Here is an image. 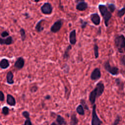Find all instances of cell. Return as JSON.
Returning <instances> with one entry per match:
<instances>
[{
	"mask_svg": "<svg viewBox=\"0 0 125 125\" xmlns=\"http://www.w3.org/2000/svg\"><path fill=\"white\" fill-rule=\"evenodd\" d=\"M105 88L104 83L100 81L98 82L95 87L90 92L89 94V101L92 105L95 104L96 100L102 95Z\"/></svg>",
	"mask_w": 125,
	"mask_h": 125,
	"instance_id": "1",
	"label": "cell"
},
{
	"mask_svg": "<svg viewBox=\"0 0 125 125\" xmlns=\"http://www.w3.org/2000/svg\"><path fill=\"white\" fill-rule=\"evenodd\" d=\"M98 9L100 14L103 17L105 26L107 27L109 24V21L112 16L111 13L108 10L107 7L104 4H99Z\"/></svg>",
	"mask_w": 125,
	"mask_h": 125,
	"instance_id": "2",
	"label": "cell"
},
{
	"mask_svg": "<svg viewBox=\"0 0 125 125\" xmlns=\"http://www.w3.org/2000/svg\"><path fill=\"white\" fill-rule=\"evenodd\" d=\"M115 45L120 53H125V37L121 34L116 36L114 40Z\"/></svg>",
	"mask_w": 125,
	"mask_h": 125,
	"instance_id": "3",
	"label": "cell"
},
{
	"mask_svg": "<svg viewBox=\"0 0 125 125\" xmlns=\"http://www.w3.org/2000/svg\"><path fill=\"white\" fill-rule=\"evenodd\" d=\"M104 69L113 76H116L119 73V69L118 67L114 66H111L109 61L105 62L104 63Z\"/></svg>",
	"mask_w": 125,
	"mask_h": 125,
	"instance_id": "4",
	"label": "cell"
},
{
	"mask_svg": "<svg viewBox=\"0 0 125 125\" xmlns=\"http://www.w3.org/2000/svg\"><path fill=\"white\" fill-rule=\"evenodd\" d=\"M102 121L99 118L96 112V105L95 104L92 106V119L91 125H101Z\"/></svg>",
	"mask_w": 125,
	"mask_h": 125,
	"instance_id": "5",
	"label": "cell"
},
{
	"mask_svg": "<svg viewBox=\"0 0 125 125\" xmlns=\"http://www.w3.org/2000/svg\"><path fill=\"white\" fill-rule=\"evenodd\" d=\"M63 24V21L62 19H59L56 21L50 28V31L52 33H57L61 29Z\"/></svg>",
	"mask_w": 125,
	"mask_h": 125,
	"instance_id": "6",
	"label": "cell"
},
{
	"mask_svg": "<svg viewBox=\"0 0 125 125\" xmlns=\"http://www.w3.org/2000/svg\"><path fill=\"white\" fill-rule=\"evenodd\" d=\"M41 10L43 14L50 15L53 11V7L49 2H45L42 6Z\"/></svg>",
	"mask_w": 125,
	"mask_h": 125,
	"instance_id": "7",
	"label": "cell"
},
{
	"mask_svg": "<svg viewBox=\"0 0 125 125\" xmlns=\"http://www.w3.org/2000/svg\"><path fill=\"white\" fill-rule=\"evenodd\" d=\"M102 74L101 70L99 68L96 67L93 69L90 75V79L92 81H97L100 79L101 77Z\"/></svg>",
	"mask_w": 125,
	"mask_h": 125,
	"instance_id": "8",
	"label": "cell"
},
{
	"mask_svg": "<svg viewBox=\"0 0 125 125\" xmlns=\"http://www.w3.org/2000/svg\"><path fill=\"white\" fill-rule=\"evenodd\" d=\"M90 18L92 23L95 25H99L101 22V18L97 13H92L90 16Z\"/></svg>",
	"mask_w": 125,
	"mask_h": 125,
	"instance_id": "9",
	"label": "cell"
},
{
	"mask_svg": "<svg viewBox=\"0 0 125 125\" xmlns=\"http://www.w3.org/2000/svg\"><path fill=\"white\" fill-rule=\"evenodd\" d=\"M24 60L22 57H19L14 63V67L18 70L21 69L24 65Z\"/></svg>",
	"mask_w": 125,
	"mask_h": 125,
	"instance_id": "10",
	"label": "cell"
},
{
	"mask_svg": "<svg viewBox=\"0 0 125 125\" xmlns=\"http://www.w3.org/2000/svg\"><path fill=\"white\" fill-rule=\"evenodd\" d=\"M69 40L71 45H75L77 42L76 39V31L75 29L72 30L69 35Z\"/></svg>",
	"mask_w": 125,
	"mask_h": 125,
	"instance_id": "11",
	"label": "cell"
},
{
	"mask_svg": "<svg viewBox=\"0 0 125 125\" xmlns=\"http://www.w3.org/2000/svg\"><path fill=\"white\" fill-rule=\"evenodd\" d=\"M87 7L88 4L84 1L77 3V5L76 6V9L80 11H83L85 10L87 8Z\"/></svg>",
	"mask_w": 125,
	"mask_h": 125,
	"instance_id": "12",
	"label": "cell"
},
{
	"mask_svg": "<svg viewBox=\"0 0 125 125\" xmlns=\"http://www.w3.org/2000/svg\"><path fill=\"white\" fill-rule=\"evenodd\" d=\"M13 42V39L11 36H8L5 39L0 37V44L1 45H10Z\"/></svg>",
	"mask_w": 125,
	"mask_h": 125,
	"instance_id": "13",
	"label": "cell"
},
{
	"mask_svg": "<svg viewBox=\"0 0 125 125\" xmlns=\"http://www.w3.org/2000/svg\"><path fill=\"white\" fill-rule=\"evenodd\" d=\"M7 104L11 106H14L16 105V102L15 98L10 94L7 95V99H6Z\"/></svg>",
	"mask_w": 125,
	"mask_h": 125,
	"instance_id": "14",
	"label": "cell"
},
{
	"mask_svg": "<svg viewBox=\"0 0 125 125\" xmlns=\"http://www.w3.org/2000/svg\"><path fill=\"white\" fill-rule=\"evenodd\" d=\"M14 75L12 71H10L7 72L6 74V82L9 84H12L14 83V81L13 80Z\"/></svg>",
	"mask_w": 125,
	"mask_h": 125,
	"instance_id": "15",
	"label": "cell"
},
{
	"mask_svg": "<svg viewBox=\"0 0 125 125\" xmlns=\"http://www.w3.org/2000/svg\"><path fill=\"white\" fill-rule=\"evenodd\" d=\"M10 66L9 61L6 59H2L0 61V67L1 69H5Z\"/></svg>",
	"mask_w": 125,
	"mask_h": 125,
	"instance_id": "16",
	"label": "cell"
},
{
	"mask_svg": "<svg viewBox=\"0 0 125 125\" xmlns=\"http://www.w3.org/2000/svg\"><path fill=\"white\" fill-rule=\"evenodd\" d=\"M45 20L44 19H42L40 21H39L36 24V25L35 26V29L36 31L38 32H41L43 30L44 27L42 25V23L43 21H45Z\"/></svg>",
	"mask_w": 125,
	"mask_h": 125,
	"instance_id": "17",
	"label": "cell"
},
{
	"mask_svg": "<svg viewBox=\"0 0 125 125\" xmlns=\"http://www.w3.org/2000/svg\"><path fill=\"white\" fill-rule=\"evenodd\" d=\"M115 83L117 85V86L118 87V88L120 90H123L124 88V83L123 81L120 78H116L115 80Z\"/></svg>",
	"mask_w": 125,
	"mask_h": 125,
	"instance_id": "18",
	"label": "cell"
},
{
	"mask_svg": "<svg viewBox=\"0 0 125 125\" xmlns=\"http://www.w3.org/2000/svg\"><path fill=\"white\" fill-rule=\"evenodd\" d=\"M79 120L77 118L76 115L73 113L71 115L70 121V125H78Z\"/></svg>",
	"mask_w": 125,
	"mask_h": 125,
	"instance_id": "19",
	"label": "cell"
},
{
	"mask_svg": "<svg viewBox=\"0 0 125 125\" xmlns=\"http://www.w3.org/2000/svg\"><path fill=\"white\" fill-rule=\"evenodd\" d=\"M72 49V46L71 45H69L67 46V47L66 48L64 53H63V58L65 60H67L69 59L70 55H69V52Z\"/></svg>",
	"mask_w": 125,
	"mask_h": 125,
	"instance_id": "20",
	"label": "cell"
},
{
	"mask_svg": "<svg viewBox=\"0 0 125 125\" xmlns=\"http://www.w3.org/2000/svg\"><path fill=\"white\" fill-rule=\"evenodd\" d=\"M56 122L59 125H64L66 124V122L64 118L60 115H58L57 116Z\"/></svg>",
	"mask_w": 125,
	"mask_h": 125,
	"instance_id": "21",
	"label": "cell"
},
{
	"mask_svg": "<svg viewBox=\"0 0 125 125\" xmlns=\"http://www.w3.org/2000/svg\"><path fill=\"white\" fill-rule=\"evenodd\" d=\"M76 112L77 113H78L79 115H84L85 114V112H84V109L83 107V106H82V104H79L77 106V107H76Z\"/></svg>",
	"mask_w": 125,
	"mask_h": 125,
	"instance_id": "22",
	"label": "cell"
},
{
	"mask_svg": "<svg viewBox=\"0 0 125 125\" xmlns=\"http://www.w3.org/2000/svg\"><path fill=\"white\" fill-rule=\"evenodd\" d=\"M93 49H94L95 58V59H97L99 57V46L96 43L94 44Z\"/></svg>",
	"mask_w": 125,
	"mask_h": 125,
	"instance_id": "23",
	"label": "cell"
},
{
	"mask_svg": "<svg viewBox=\"0 0 125 125\" xmlns=\"http://www.w3.org/2000/svg\"><path fill=\"white\" fill-rule=\"evenodd\" d=\"M125 14V6L123 8L118 10L117 12V16L119 18H121Z\"/></svg>",
	"mask_w": 125,
	"mask_h": 125,
	"instance_id": "24",
	"label": "cell"
},
{
	"mask_svg": "<svg viewBox=\"0 0 125 125\" xmlns=\"http://www.w3.org/2000/svg\"><path fill=\"white\" fill-rule=\"evenodd\" d=\"M20 33L21 35V39L22 40V42H24L26 39V33H25V31L24 30V29L22 28H21V29L20 30Z\"/></svg>",
	"mask_w": 125,
	"mask_h": 125,
	"instance_id": "25",
	"label": "cell"
},
{
	"mask_svg": "<svg viewBox=\"0 0 125 125\" xmlns=\"http://www.w3.org/2000/svg\"><path fill=\"white\" fill-rule=\"evenodd\" d=\"M122 120V117L120 115H117L115 119L114 120L111 125H118Z\"/></svg>",
	"mask_w": 125,
	"mask_h": 125,
	"instance_id": "26",
	"label": "cell"
},
{
	"mask_svg": "<svg viewBox=\"0 0 125 125\" xmlns=\"http://www.w3.org/2000/svg\"><path fill=\"white\" fill-rule=\"evenodd\" d=\"M107 8L109 10V11L112 13L114 12V11L115 10L116 7L115 5L114 4H113V3H109V4H108Z\"/></svg>",
	"mask_w": 125,
	"mask_h": 125,
	"instance_id": "27",
	"label": "cell"
},
{
	"mask_svg": "<svg viewBox=\"0 0 125 125\" xmlns=\"http://www.w3.org/2000/svg\"><path fill=\"white\" fill-rule=\"evenodd\" d=\"M80 103H81V104H82V106H83L84 109H86V110H89V107H88L87 104H86L85 101L84 99H82L80 100Z\"/></svg>",
	"mask_w": 125,
	"mask_h": 125,
	"instance_id": "28",
	"label": "cell"
},
{
	"mask_svg": "<svg viewBox=\"0 0 125 125\" xmlns=\"http://www.w3.org/2000/svg\"><path fill=\"white\" fill-rule=\"evenodd\" d=\"M9 109L7 106H3L2 108V113L4 115H7L9 114Z\"/></svg>",
	"mask_w": 125,
	"mask_h": 125,
	"instance_id": "29",
	"label": "cell"
},
{
	"mask_svg": "<svg viewBox=\"0 0 125 125\" xmlns=\"http://www.w3.org/2000/svg\"><path fill=\"white\" fill-rule=\"evenodd\" d=\"M80 23H81V27L83 29H84L87 26V24H88L86 21H85L82 19H80Z\"/></svg>",
	"mask_w": 125,
	"mask_h": 125,
	"instance_id": "30",
	"label": "cell"
},
{
	"mask_svg": "<svg viewBox=\"0 0 125 125\" xmlns=\"http://www.w3.org/2000/svg\"><path fill=\"white\" fill-rule=\"evenodd\" d=\"M22 116L24 117L26 119H30V113L27 111H24L21 113Z\"/></svg>",
	"mask_w": 125,
	"mask_h": 125,
	"instance_id": "31",
	"label": "cell"
},
{
	"mask_svg": "<svg viewBox=\"0 0 125 125\" xmlns=\"http://www.w3.org/2000/svg\"><path fill=\"white\" fill-rule=\"evenodd\" d=\"M120 63L121 65L125 66V55H122L120 58Z\"/></svg>",
	"mask_w": 125,
	"mask_h": 125,
	"instance_id": "32",
	"label": "cell"
},
{
	"mask_svg": "<svg viewBox=\"0 0 125 125\" xmlns=\"http://www.w3.org/2000/svg\"><path fill=\"white\" fill-rule=\"evenodd\" d=\"M38 90V86L36 85H34L32 86L30 89V91L31 93H35Z\"/></svg>",
	"mask_w": 125,
	"mask_h": 125,
	"instance_id": "33",
	"label": "cell"
},
{
	"mask_svg": "<svg viewBox=\"0 0 125 125\" xmlns=\"http://www.w3.org/2000/svg\"><path fill=\"white\" fill-rule=\"evenodd\" d=\"M0 35H1V37H2V38L8 37L9 36V33L8 32H7L6 31H3L0 34Z\"/></svg>",
	"mask_w": 125,
	"mask_h": 125,
	"instance_id": "34",
	"label": "cell"
},
{
	"mask_svg": "<svg viewBox=\"0 0 125 125\" xmlns=\"http://www.w3.org/2000/svg\"><path fill=\"white\" fill-rule=\"evenodd\" d=\"M4 100V95L2 91L0 90V102H2Z\"/></svg>",
	"mask_w": 125,
	"mask_h": 125,
	"instance_id": "35",
	"label": "cell"
},
{
	"mask_svg": "<svg viewBox=\"0 0 125 125\" xmlns=\"http://www.w3.org/2000/svg\"><path fill=\"white\" fill-rule=\"evenodd\" d=\"M24 125H32L30 119H26V120L24 122Z\"/></svg>",
	"mask_w": 125,
	"mask_h": 125,
	"instance_id": "36",
	"label": "cell"
},
{
	"mask_svg": "<svg viewBox=\"0 0 125 125\" xmlns=\"http://www.w3.org/2000/svg\"><path fill=\"white\" fill-rule=\"evenodd\" d=\"M50 98H51V97H50V96L49 95H46V96L44 97V99H45V100H49V99H50Z\"/></svg>",
	"mask_w": 125,
	"mask_h": 125,
	"instance_id": "37",
	"label": "cell"
},
{
	"mask_svg": "<svg viewBox=\"0 0 125 125\" xmlns=\"http://www.w3.org/2000/svg\"><path fill=\"white\" fill-rule=\"evenodd\" d=\"M83 1H84V0H76V2L78 3V2H79Z\"/></svg>",
	"mask_w": 125,
	"mask_h": 125,
	"instance_id": "38",
	"label": "cell"
},
{
	"mask_svg": "<svg viewBox=\"0 0 125 125\" xmlns=\"http://www.w3.org/2000/svg\"><path fill=\"white\" fill-rule=\"evenodd\" d=\"M50 125H58V124H56L55 122H53V123H52Z\"/></svg>",
	"mask_w": 125,
	"mask_h": 125,
	"instance_id": "39",
	"label": "cell"
},
{
	"mask_svg": "<svg viewBox=\"0 0 125 125\" xmlns=\"http://www.w3.org/2000/svg\"><path fill=\"white\" fill-rule=\"evenodd\" d=\"M36 2H38L40 0H34Z\"/></svg>",
	"mask_w": 125,
	"mask_h": 125,
	"instance_id": "40",
	"label": "cell"
},
{
	"mask_svg": "<svg viewBox=\"0 0 125 125\" xmlns=\"http://www.w3.org/2000/svg\"><path fill=\"white\" fill-rule=\"evenodd\" d=\"M124 21H125V18H124Z\"/></svg>",
	"mask_w": 125,
	"mask_h": 125,
	"instance_id": "41",
	"label": "cell"
},
{
	"mask_svg": "<svg viewBox=\"0 0 125 125\" xmlns=\"http://www.w3.org/2000/svg\"></svg>",
	"mask_w": 125,
	"mask_h": 125,
	"instance_id": "42",
	"label": "cell"
}]
</instances>
